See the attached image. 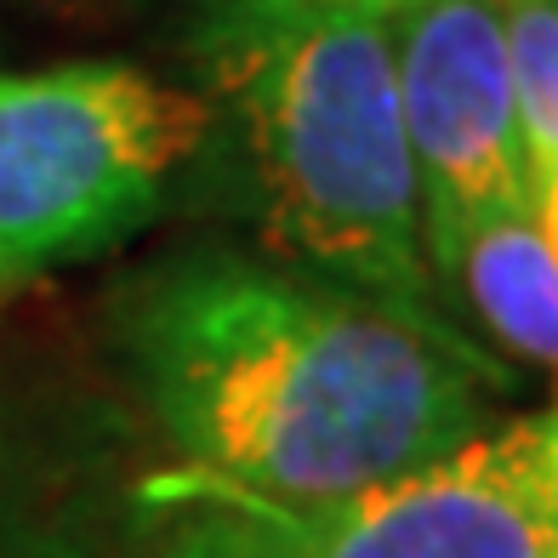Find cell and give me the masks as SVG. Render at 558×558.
<instances>
[{"instance_id":"9","label":"cell","mask_w":558,"mask_h":558,"mask_svg":"<svg viewBox=\"0 0 558 558\" xmlns=\"http://www.w3.org/2000/svg\"><path fill=\"white\" fill-rule=\"evenodd\" d=\"M530 211H536L542 234H547L553 257H558V155L530 166Z\"/></svg>"},{"instance_id":"10","label":"cell","mask_w":558,"mask_h":558,"mask_svg":"<svg viewBox=\"0 0 558 558\" xmlns=\"http://www.w3.org/2000/svg\"><path fill=\"white\" fill-rule=\"evenodd\" d=\"M342 7H360V12H376V17H388L399 0H342Z\"/></svg>"},{"instance_id":"8","label":"cell","mask_w":558,"mask_h":558,"mask_svg":"<svg viewBox=\"0 0 558 558\" xmlns=\"http://www.w3.org/2000/svg\"><path fill=\"white\" fill-rule=\"evenodd\" d=\"M143 558H274V553L257 536V524H251L222 490L199 485V478H177L171 513L160 519Z\"/></svg>"},{"instance_id":"11","label":"cell","mask_w":558,"mask_h":558,"mask_svg":"<svg viewBox=\"0 0 558 558\" xmlns=\"http://www.w3.org/2000/svg\"><path fill=\"white\" fill-rule=\"evenodd\" d=\"M547 450H553V473H558V411H547Z\"/></svg>"},{"instance_id":"1","label":"cell","mask_w":558,"mask_h":558,"mask_svg":"<svg viewBox=\"0 0 558 558\" xmlns=\"http://www.w3.org/2000/svg\"><path fill=\"white\" fill-rule=\"evenodd\" d=\"M143 411L189 478L279 507L371 490L490 427L507 371L291 263L189 251L120 308Z\"/></svg>"},{"instance_id":"2","label":"cell","mask_w":558,"mask_h":558,"mask_svg":"<svg viewBox=\"0 0 558 558\" xmlns=\"http://www.w3.org/2000/svg\"><path fill=\"white\" fill-rule=\"evenodd\" d=\"M189 58L279 263L468 342L422 257L388 23L342 0H189Z\"/></svg>"},{"instance_id":"3","label":"cell","mask_w":558,"mask_h":558,"mask_svg":"<svg viewBox=\"0 0 558 558\" xmlns=\"http://www.w3.org/2000/svg\"><path fill=\"white\" fill-rule=\"evenodd\" d=\"M206 137V97L137 63H0V286L143 228Z\"/></svg>"},{"instance_id":"5","label":"cell","mask_w":558,"mask_h":558,"mask_svg":"<svg viewBox=\"0 0 558 558\" xmlns=\"http://www.w3.org/2000/svg\"><path fill=\"white\" fill-rule=\"evenodd\" d=\"M434 274L468 228L530 206V160L496 0H399L383 17Z\"/></svg>"},{"instance_id":"7","label":"cell","mask_w":558,"mask_h":558,"mask_svg":"<svg viewBox=\"0 0 558 558\" xmlns=\"http://www.w3.org/2000/svg\"><path fill=\"white\" fill-rule=\"evenodd\" d=\"M507 63H513L519 125H524V160L558 155V0H496Z\"/></svg>"},{"instance_id":"6","label":"cell","mask_w":558,"mask_h":558,"mask_svg":"<svg viewBox=\"0 0 558 558\" xmlns=\"http://www.w3.org/2000/svg\"><path fill=\"white\" fill-rule=\"evenodd\" d=\"M434 279L468 302V314L513 360L558 383V257L530 206L468 228Z\"/></svg>"},{"instance_id":"4","label":"cell","mask_w":558,"mask_h":558,"mask_svg":"<svg viewBox=\"0 0 558 558\" xmlns=\"http://www.w3.org/2000/svg\"><path fill=\"white\" fill-rule=\"evenodd\" d=\"M222 496L257 524L274 558H558L547 416L490 422L468 445L337 501L279 507L245 490Z\"/></svg>"}]
</instances>
